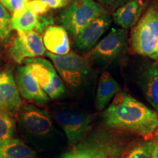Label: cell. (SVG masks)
<instances>
[{
	"mask_svg": "<svg viewBox=\"0 0 158 158\" xmlns=\"http://www.w3.org/2000/svg\"><path fill=\"white\" fill-rule=\"evenodd\" d=\"M54 119L64 130L71 145L83 141L92 127L91 115L78 110H60L55 114Z\"/></svg>",
	"mask_w": 158,
	"mask_h": 158,
	"instance_id": "8",
	"label": "cell"
},
{
	"mask_svg": "<svg viewBox=\"0 0 158 158\" xmlns=\"http://www.w3.org/2000/svg\"><path fill=\"white\" fill-rule=\"evenodd\" d=\"M27 7H29L37 15H44L50 9L47 4L40 0H29Z\"/></svg>",
	"mask_w": 158,
	"mask_h": 158,
	"instance_id": "24",
	"label": "cell"
},
{
	"mask_svg": "<svg viewBox=\"0 0 158 158\" xmlns=\"http://www.w3.org/2000/svg\"><path fill=\"white\" fill-rule=\"evenodd\" d=\"M12 30L11 15L5 6L0 2V39L3 43H8Z\"/></svg>",
	"mask_w": 158,
	"mask_h": 158,
	"instance_id": "22",
	"label": "cell"
},
{
	"mask_svg": "<svg viewBox=\"0 0 158 158\" xmlns=\"http://www.w3.org/2000/svg\"><path fill=\"white\" fill-rule=\"evenodd\" d=\"M45 53L40 34L35 31L17 32L8 49V54L13 62L21 64L24 59L43 56Z\"/></svg>",
	"mask_w": 158,
	"mask_h": 158,
	"instance_id": "9",
	"label": "cell"
},
{
	"mask_svg": "<svg viewBox=\"0 0 158 158\" xmlns=\"http://www.w3.org/2000/svg\"><path fill=\"white\" fill-rule=\"evenodd\" d=\"M15 127L16 122L13 114L0 109V143L13 138Z\"/></svg>",
	"mask_w": 158,
	"mask_h": 158,
	"instance_id": "20",
	"label": "cell"
},
{
	"mask_svg": "<svg viewBox=\"0 0 158 158\" xmlns=\"http://www.w3.org/2000/svg\"><path fill=\"white\" fill-rule=\"evenodd\" d=\"M152 141L145 140L136 143L131 148L128 147L123 158H151Z\"/></svg>",
	"mask_w": 158,
	"mask_h": 158,
	"instance_id": "21",
	"label": "cell"
},
{
	"mask_svg": "<svg viewBox=\"0 0 158 158\" xmlns=\"http://www.w3.org/2000/svg\"><path fill=\"white\" fill-rule=\"evenodd\" d=\"M20 111L21 123L31 135L43 137L50 133L53 122L48 112L32 105L22 106Z\"/></svg>",
	"mask_w": 158,
	"mask_h": 158,
	"instance_id": "10",
	"label": "cell"
},
{
	"mask_svg": "<svg viewBox=\"0 0 158 158\" xmlns=\"http://www.w3.org/2000/svg\"><path fill=\"white\" fill-rule=\"evenodd\" d=\"M130 0H98V2L110 8H116L119 7L127 2Z\"/></svg>",
	"mask_w": 158,
	"mask_h": 158,
	"instance_id": "27",
	"label": "cell"
},
{
	"mask_svg": "<svg viewBox=\"0 0 158 158\" xmlns=\"http://www.w3.org/2000/svg\"><path fill=\"white\" fill-rule=\"evenodd\" d=\"M111 22V16L108 13L100 15L92 21L76 36V48L82 52L92 50L102 35L109 29Z\"/></svg>",
	"mask_w": 158,
	"mask_h": 158,
	"instance_id": "13",
	"label": "cell"
},
{
	"mask_svg": "<svg viewBox=\"0 0 158 158\" xmlns=\"http://www.w3.org/2000/svg\"><path fill=\"white\" fill-rule=\"evenodd\" d=\"M143 7L144 0H130L114 12V21L122 29L131 28L141 15Z\"/></svg>",
	"mask_w": 158,
	"mask_h": 158,
	"instance_id": "15",
	"label": "cell"
},
{
	"mask_svg": "<svg viewBox=\"0 0 158 158\" xmlns=\"http://www.w3.org/2000/svg\"><path fill=\"white\" fill-rule=\"evenodd\" d=\"M102 118L108 127L127 130L145 140L158 135L157 114L127 94H118Z\"/></svg>",
	"mask_w": 158,
	"mask_h": 158,
	"instance_id": "1",
	"label": "cell"
},
{
	"mask_svg": "<svg viewBox=\"0 0 158 158\" xmlns=\"http://www.w3.org/2000/svg\"><path fill=\"white\" fill-rule=\"evenodd\" d=\"M128 145L118 133L99 130L77 143L64 158H123Z\"/></svg>",
	"mask_w": 158,
	"mask_h": 158,
	"instance_id": "2",
	"label": "cell"
},
{
	"mask_svg": "<svg viewBox=\"0 0 158 158\" xmlns=\"http://www.w3.org/2000/svg\"><path fill=\"white\" fill-rule=\"evenodd\" d=\"M45 54L54 63L56 71L64 82L71 88L80 86L89 73L91 67L89 59L76 53L56 55L48 51Z\"/></svg>",
	"mask_w": 158,
	"mask_h": 158,
	"instance_id": "5",
	"label": "cell"
},
{
	"mask_svg": "<svg viewBox=\"0 0 158 158\" xmlns=\"http://www.w3.org/2000/svg\"><path fill=\"white\" fill-rule=\"evenodd\" d=\"M15 79L20 94L25 100L40 105L49 102L50 98L40 86L27 65L18 67Z\"/></svg>",
	"mask_w": 158,
	"mask_h": 158,
	"instance_id": "11",
	"label": "cell"
},
{
	"mask_svg": "<svg viewBox=\"0 0 158 158\" xmlns=\"http://www.w3.org/2000/svg\"><path fill=\"white\" fill-rule=\"evenodd\" d=\"M40 1L47 4L49 8L58 9L68 5L71 0H40Z\"/></svg>",
	"mask_w": 158,
	"mask_h": 158,
	"instance_id": "26",
	"label": "cell"
},
{
	"mask_svg": "<svg viewBox=\"0 0 158 158\" xmlns=\"http://www.w3.org/2000/svg\"><path fill=\"white\" fill-rule=\"evenodd\" d=\"M151 158H158V135L153 138Z\"/></svg>",
	"mask_w": 158,
	"mask_h": 158,
	"instance_id": "28",
	"label": "cell"
},
{
	"mask_svg": "<svg viewBox=\"0 0 158 158\" xmlns=\"http://www.w3.org/2000/svg\"><path fill=\"white\" fill-rule=\"evenodd\" d=\"M43 44L48 52L56 55L68 54L70 50L68 31L62 26L51 25L43 35Z\"/></svg>",
	"mask_w": 158,
	"mask_h": 158,
	"instance_id": "14",
	"label": "cell"
},
{
	"mask_svg": "<svg viewBox=\"0 0 158 158\" xmlns=\"http://www.w3.org/2000/svg\"><path fill=\"white\" fill-rule=\"evenodd\" d=\"M106 13V10L94 0H74L61 14L59 23L76 38L92 21Z\"/></svg>",
	"mask_w": 158,
	"mask_h": 158,
	"instance_id": "4",
	"label": "cell"
},
{
	"mask_svg": "<svg viewBox=\"0 0 158 158\" xmlns=\"http://www.w3.org/2000/svg\"><path fill=\"white\" fill-rule=\"evenodd\" d=\"M22 106V99L13 72L6 68L0 73V109L14 114Z\"/></svg>",
	"mask_w": 158,
	"mask_h": 158,
	"instance_id": "12",
	"label": "cell"
},
{
	"mask_svg": "<svg viewBox=\"0 0 158 158\" xmlns=\"http://www.w3.org/2000/svg\"><path fill=\"white\" fill-rule=\"evenodd\" d=\"M38 23V15L33 13L29 7H26L19 13H13L11 17L12 29L17 32H29L35 30Z\"/></svg>",
	"mask_w": 158,
	"mask_h": 158,
	"instance_id": "19",
	"label": "cell"
},
{
	"mask_svg": "<svg viewBox=\"0 0 158 158\" xmlns=\"http://www.w3.org/2000/svg\"><path fill=\"white\" fill-rule=\"evenodd\" d=\"M29 0H0V2L12 13H19L27 7Z\"/></svg>",
	"mask_w": 158,
	"mask_h": 158,
	"instance_id": "23",
	"label": "cell"
},
{
	"mask_svg": "<svg viewBox=\"0 0 158 158\" xmlns=\"http://www.w3.org/2000/svg\"><path fill=\"white\" fill-rule=\"evenodd\" d=\"M130 44L135 54L158 62V8L150 7L132 29Z\"/></svg>",
	"mask_w": 158,
	"mask_h": 158,
	"instance_id": "3",
	"label": "cell"
},
{
	"mask_svg": "<svg viewBox=\"0 0 158 158\" xmlns=\"http://www.w3.org/2000/svg\"><path fill=\"white\" fill-rule=\"evenodd\" d=\"M23 62L29 67L34 78L51 99H58L64 94V83L51 62L38 56L27 58Z\"/></svg>",
	"mask_w": 158,
	"mask_h": 158,
	"instance_id": "6",
	"label": "cell"
},
{
	"mask_svg": "<svg viewBox=\"0 0 158 158\" xmlns=\"http://www.w3.org/2000/svg\"><path fill=\"white\" fill-rule=\"evenodd\" d=\"M120 91L118 83L110 73H102L99 79L96 97V107L98 110H103L111 99Z\"/></svg>",
	"mask_w": 158,
	"mask_h": 158,
	"instance_id": "16",
	"label": "cell"
},
{
	"mask_svg": "<svg viewBox=\"0 0 158 158\" xmlns=\"http://www.w3.org/2000/svg\"><path fill=\"white\" fill-rule=\"evenodd\" d=\"M127 45L126 29L113 28L107 36L90 50L86 59L99 64H108L122 54Z\"/></svg>",
	"mask_w": 158,
	"mask_h": 158,
	"instance_id": "7",
	"label": "cell"
},
{
	"mask_svg": "<svg viewBox=\"0 0 158 158\" xmlns=\"http://www.w3.org/2000/svg\"><path fill=\"white\" fill-rule=\"evenodd\" d=\"M35 152L24 142L12 138L0 143V158H34Z\"/></svg>",
	"mask_w": 158,
	"mask_h": 158,
	"instance_id": "17",
	"label": "cell"
},
{
	"mask_svg": "<svg viewBox=\"0 0 158 158\" xmlns=\"http://www.w3.org/2000/svg\"><path fill=\"white\" fill-rule=\"evenodd\" d=\"M52 24H54V19L52 17L45 14L38 15V23L35 31L38 32L39 34H41L46 29L47 27Z\"/></svg>",
	"mask_w": 158,
	"mask_h": 158,
	"instance_id": "25",
	"label": "cell"
},
{
	"mask_svg": "<svg viewBox=\"0 0 158 158\" xmlns=\"http://www.w3.org/2000/svg\"><path fill=\"white\" fill-rule=\"evenodd\" d=\"M143 90L148 101L158 110V64L152 65L146 70Z\"/></svg>",
	"mask_w": 158,
	"mask_h": 158,
	"instance_id": "18",
	"label": "cell"
},
{
	"mask_svg": "<svg viewBox=\"0 0 158 158\" xmlns=\"http://www.w3.org/2000/svg\"><path fill=\"white\" fill-rule=\"evenodd\" d=\"M62 158H64V157H63V156H62Z\"/></svg>",
	"mask_w": 158,
	"mask_h": 158,
	"instance_id": "29",
	"label": "cell"
}]
</instances>
